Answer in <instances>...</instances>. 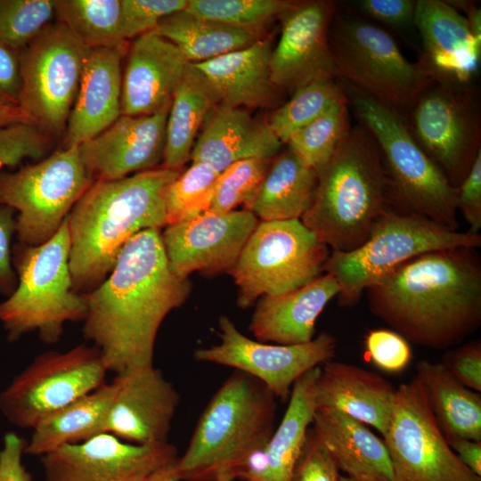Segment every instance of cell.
<instances>
[{"label":"cell","instance_id":"6da1fadb","mask_svg":"<svg viewBox=\"0 0 481 481\" xmlns=\"http://www.w3.org/2000/svg\"><path fill=\"white\" fill-rule=\"evenodd\" d=\"M192 291L188 278L169 268L160 229L131 238L105 280L82 294L86 304L84 336L116 374L153 365L159 329Z\"/></svg>","mask_w":481,"mask_h":481},{"label":"cell","instance_id":"7a4b0ae2","mask_svg":"<svg viewBox=\"0 0 481 481\" xmlns=\"http://www.w3.org/2000/svg\"><path fill=\"white\" fill-rule=\"evenodd\" d=\"M366 290L374 315L407 341L426 347L455 346L481 323V262L476 249L424 253Z\"/></svg>","mask_w":481,"mask_h":481},{"label":"cell","instance_id":"3957f363","mask_svg":"<svg viewBox=\"0 0 481 481\" xmlns=\"http://www.w3.org/2000/svg\"><path fill=\"white\" fill-rule=\"evenodd\" d=\"M180 173L161 166L93 182L67 216L76 292H89L102 283L135 234L167 226L165 193Z\"/></svg>","mask_w":481,"mask_h":481},{"label":"cell","instance_id":"277c9868","mask_svg":"<svg viewBox=\"0 0 481 481\" xmlns=\"http://www.w3.org/2000/svg\"><path fill=\"white\" fill-rule=\"evenodd\" d=\"M387 207L379 148L359 123L317 171L312 205L300 220L332 251L347 252L368 239L373 224Z\"/></svg>","mask_w":481,"mask_h":481},{"label":"cell","instance_id":"5b68a950","mask_svg":"<svg viewBox=\"0 0 481 481\" xmlns=\"http://www.w3.org/2000/svg\"><path fill=\"white\" fill-rule=\"evenodd\" d=\"M275 412L276 397L255 378L235 371L207 404L184 454L175 461L180 479L230 481L237 461L269 441Z\"/></svg>","mask_w":481,"mask_h":481},{"label":"cell","instance_id":"8992f818","mask_svg":"<svg viewBox=\"0 0 481 481\" xmlns=\"http://www.w3.org/2000/svg\"><path fill=\"white\" fill-rule=\"evenodd\" d=\"M348 104L377 143L385 168L388 207L458 231L457 189L424 152L404 118L343 84Z\"/></svg>","mask_w":481,"mask_h":481},{"label":"cell","instance_id":"52a82bcc","mask_svg":"<svg viewBox=\"0 0 481 481\" xmlns=\"http://www.w3.org/2000/svg\"><path fill=\"white\" fill-rule=\"evenodd\" d=\"M67 218L47 241L14 248L17 286L0 303V323L10 341L37 331L47 344L58 342L66 322L85 320L86 304L73 289Z\"/></svg>","mask_w":481,"mask_h":481},{"label":"cell","instance_id":"ba28073f","mask_svg":"<svg viewBox=\"0 0 481 481\" xmlns=\"http://www.w3.org/2000/svg\"><path fill=\"white\" fill-rule=\"evenodd\" d=\"M329 45L343 84L402 117L435 79L421 58L408 61L386 30L359 16L336 12Z\"/></svg>","mask_w":481,"mask_h":481},{"label":"cell","instance_id":"9c48e42d","mask_svg":"<svg viewBox=\"0 0 481 481\" xmlns=\"http://www.w3.org/2000/svg\"><path fill=\"white\" fill-rule=\"evenodd\" d=\"M480 246L479 233L451 231L428 219L387 207L373 224L368 239L354 250L332 251L324 271L339 285L338 305L349 307L357 304L363 290L420 255Z\"/></svg>","mask_w":481,"mask_h":481},{"label":"cell","instance_id":"30bf717a","mask_svg":"<svg viewBox=\"0 0 481 481\" xmlns=\"http://www.w3.org/2000/svg\"><path fill=\"white\" fill-rule=\"evenodd\" d=\"M329 256V247L300 219L259 222L229 272L238 306L310 283L322 275Z\"/></svg>","mask_w":481,"mask_h":481},{"label":"cell","instance_id":"8fae6325","mask_svg":"<svg viewBox=\"0 0 481 481\" xmlns=\"http://www.w3.org/2000/svg\"><path fill=\"white\" fill-rule=\"evenodd\" d=\"M93 182L78 147L61 148L17 171H0V205L17 212L20 243L37 246L58 232Z\"/></svg>","mask_w":481,"mask_h":481},{"label":"cell","instance_id":"7c38bea8","mask_svg":"<svg viewBox=\"0 0 481 481\" xmlns=\"http://www.w3.org/2000/svg\"><path fill=\"white\" fill-rule=\"evenodd\" d=\"M403 118L420 147L457 189L481 151L479 110L468 85L434 79Z\"/></svg>","mask_w":481,"mask_h":481},{"label":"cell","instance_id":"4fadbf2b","mask_svg":"<svg viewBox=\"0 0 481 481\" xmlns=\"http://www.w3.org/2000/svg\"><path fill=\"white\" fill-rule=\"evenodd\" d=\"M89 49L56 21L19 53V106L53 138L65 133Z\"/></svg>","mask_w":481,"mask_h":481},{"label":"cell","instance_id":"5bb4252c","mask_svg":"<svg viewBox=\"0 0 481 481\" xmlns=\"http://www.w3.org/2000/svg\"><path fill=\"white\" fill-rule=\"evenodd\" d=\"M107 371L94 346L45 352L0 393V412L12 424L33 428L45 417L102 385Z\"/></svg>","mask_w":481,"mask_h":481},{"label":"cell","instance_id":"9a60e30c","mask_svg":"<svg viewBox=\"0 0 481 481\" xmlns=\"http://www.w3.org/2000/svg\"><path fill=\"white\" fill-rule=\"evenodd\" d=\"M383 440L394 481H481L450 447L416 377L396 388Z\"/></svg>","mask_w":481,"mask_h":481},{"label":"cell","instance_id":"2e32d148","mask_svg":"<svg viewBox=\"0 0 481 481\" xmlns=\"http://www.w3.org/2000/svg\"><path fill=\"white\" fill-rule=\"evenodd\" d=\"M218 327L220 343L198 348L195 359L246 373L281 400L289 397L301 376L331 360L337 348L335 337L328 332L304 344L273 345L246 337L226 315L219 318Z\"/></svg>","mask_w":481,"mask_h":481},{"label":"cell","instance_id":"e0dca14e","mask_svg":"<svg viewBox=\"0 0 481 481\" xmlns=\"http://www.w3.org/2000/svg\"><path fill=\"white\" fill-rule=\"evenodd\" d=\"M179 458L168 442L135 444L110 433L40 456L45 481H146Z\"/></svg>","mask_w":481,"mask_h":481},{"label":"cell","instance_id":"ac0fdd59","mask_svg":"<svg viewBox=\"0 0 481 481\" xmlns=\"http://www.w3.org/2000/svg\"><path fill=\"white\" fill-rule=\"evenodd\" d=\"M258 223L247 209L225 214L209 210L167 225L161 239L170 270L183 278L194 272L229 273Z\"/></svg>","mask_w":481,"mask_h":481},{"label":"cell","instance_id":"d6986e66","mask_svg":"<svg viewBox=\"0 0 481 481\" xmlns=\"http://www.w3.org/2000/svg\"><path fill=\"white\" fill-rule=\"evenodd\" d=\"M330 1L295 3L285 12L279 42L272 50L270 75L273 86L294 93L318 78H335L329 30L336 14Z\"/></svg>","mask_w":481,"mask_h":481},{"label":"cell","instance_id":"ffe728a7","mask_svg":"<svg viewBox=\"0 0 481 481\" xmlns=\"http://www.w3.org/2000/svg\"><path fill=\"white\" fill-rule=\"evenodd\" d=\"M113 380L116 393L106 433L135 444L168 442L180 395L162 371L154 365L132 368L117 373Z\"/></svg>","mask_w":481,"mask_h":481},{"label":"cell","instance_id":"44dd1931","mask_svg":"<svg viewBox=\"0 0 481 481\" xmlns=\"http://www.w3.org/2000/svg\"><path fill=\"white\" fill-rule=\"evenodd\" d=\"M169 108L151 115H121L78 146L93 181L117 180L156 168L163 160Z\"/></svg>","mask_w":481,"mask_h":481},{"label":"cell","instance_id":"7402d4cb","mask_svg":"<svg viewBox=\"0 0 481 481\" xmlns=\"http://www.w3.org/2000/svg\"><path fill=\"white\" fill-rule=\"evenodd\" d=\"M126 53L121 115H151L170 107L189 65L179 49L151 31L135 38Z\"/></svg>","mask_w":481,"mask_h":481},{"label":"cell","instance_id":"603a6c76","mask_svg":"<svg viewBox=\"0 0 481 481\" xmlns=\"http://www.w3.org/2000/svg\"><path fill=\"white\" fill-rule=\"evenodd\" d=\"M126 47L90 48L61 143L78 147L121 116L122 60Z\"/></svg>","mask_w":481,"mask_h":481},{"label":"cell","instance_id":"cb8c5ba5","mask_svg":"<svg viewBox=\"0 0 481 481\" xmlns=\"http://www.w3.org/2000/svg\"><path fill=\"white\" fill-rule=\"evenodd\" d=\"M413 25L421 37L422 61L435 79L468 85L477 70L481 44L468 21L447 1H416Z\"/></svg>","mask_w":481,"mask_h":481},{"label":"cell","instance_id":"d4e9b609","mask_svg":"<svg viewBox=\"0 0 481 481\" xmlns=\"http://www.w3.org/2000/svg\"><path fill=\"white\" fill-rule=\"evenodd\" d=\"M281 144L268 122L253 117L242 108L218 104L206 118L191 159L221 173L240 160L273 159Z\"/></svg>","mask_w":481,"mask_h":481},{"label":"cell","instance_id":"484cf974","mask_svg":"<svg viewBox=\"0 0 481 481\" xmlns=\"http://www.w3.org/2000/svg\"><path fill=\"white\" fill-rule=\"evenodd\" d=\"M396 388L376 372L328 361L320 367L314 389L315 407L341 412L385 435Z\"/></svg>","mask_w":481,"mask_h":481},{"label":"cell","instance_id":"4316f807","mask_svg":"<svg viewBox=\"0 0 481 481\" xmlns=\"http://www.w3.org/2000/svg\"><path fill=\"white\" fill-rule=\"evenodd\" d=\"M339 292V285L330 273L291 291L264 296L256 305L249 330L261 342L298 345L310 342L315 322L326 305Z\"/></svg>","mask_w":481,"mask_h":481},{"label":"cell","instance_id":"83f0119b","mask_svg":"<svg viewBox=\"0 0 481 481\" xmlns=\"http://www.w3.org/2000/svg\"><path fill=\"white\" fill-rule=\"evenodd\" d=\"M312 423L314 433L346 476L362 481H394L384 440L367 425L326 407L315 409Z\"/></svg>","mask_w":481,"mask_h":481},{"label":"cell","instance_id":"f1b7e54d","mask_svg":"<svg viewBox=\"0 0 481 481\" xmlns=\"http://www.w3.org/2000/svg\"><path fill=\"white\" fill-rule=\"evenodd\" d=\"M269 40L221 56L190 63L206 80L218 103L230 107H259L267 104L275 87L271 81Z\"/></svg>","mask_w":481,"mask_h":481},{"label":"cell","instance_id":"f546056e","mask_svg":"<svg viewBox=\"0 0 481 481\" xmlns=\"http://www.w3.org/2000/svg\"><path fill=\"white\" fill-rule=\"evenodd\" d=\"M116 393L114 380L102 385L42 419L32 429L24 453L41 456L65 444L89 440L106 433Z\"/></svg>","mask_w":481,"mask_h":481},{"label":"cell","instance_id":"4dcf8cb0","mask_svg":"<svg viewBox=\"0 0 481 481\" xmlns=\"http://www.w3.org/2000/svg\"><path fill=\"white\" fill-rule=\"evenodd\" d=\"M317 172L289 150L274 157L247 210L261 221L300 219L312 205Z\"/></svg>","mask_w":481,"mask_h":481},{"label":"cell","instance_id":"1f68e13d","mask_svg":"<svg viewBox=\"0 0 481 481\" xmlns=\"http://www.w3.org/2000/svg\"><path fill=\"white\" fill-rule=\"evenodd\" d=\"M421 383L445 438L481 442V395L461 384L443 363L419 361Z\"/></svg>","mask_w":481,"mask_h":481},{"label":"cell","instance_id":"d6a6232c","mask_svg":"<svg viewBox=\"0 0 481 481\" xmlns=\"http://www.w3.org/2000/svg\"><path fill=\"white\" fill-rule=\"evenodd\" d=\"M218 104L208 84L189 63L170 104L162 167L180 170L191 159L200 126Z\"/></svg>","mask_w":481,"mask_h":481},{"label":"cell","instance_id":"836d02e7","mask_svg":"<svg viewBox=\"0 0 481 481\" xmlns=\"http://www.w3.org/2000/svg\"><path fill=\"white\" fill-rule=\"evenodd\" d=\"M152 32L173 43L189 63L243 49L259 40L255 31L202 19L184 10L164 18Z\"/></svg>","mask_w":481,"mask_h":481},{"label":"cell","instance_id":"e575fe53","mask_svg":"<svg viewBox=\"0 0 481 481\" xmlns=\"http://www.w3.org/2000/svg\"><path fill=\"white\" fill-rule=\"evenodd\" d=\"M320 367L306 372L292 387L288 408L267 444L268 481H289L316 409L314 389Z\"/></svg>","mask_w":481,"mask_h":481},{"label":"cell","instance_id":"d590c367","mask_svg":"<svg viewBox=\"0 0 481 481\" xmlns=\"http://www.w3.org/2000/svg\"><path fill=\"white\" fill-rule=\"evenodd\" d=\"M56 21L88 48L126 47L120 0H54Z\"/></svg>","mask_w":481,"mask_h":481},{"label":"cell","instance_id":"8d00e7d4","mask_svg":"<svg viewBox=\"0 0 481 481\" xmlns=\"http://www.w3.org/2000/svg\"><path fill=\"white\" fill-rule=\"evenodd\" d=\"M346 99L344 86L335 78H318L297 89L289 101L277 109L268 125L286 143L298 130L324 113L334 103Z\"/></svg>","mask_w":481,"mask_h":481},{"label":"cell","instance_id":"74e56055","mask_svg":"<svg viewBox=\"0 0 481 481\" xmlns=\"http://www.w3.org/2000/svg\"><path fill=\"white\" fill-rule=\"evenodd\" d=\"M347 98L334 103L286 143L289 150L316 172L332 157L350 130Z\"/></svg>","mask_w":481,"mask_h":481},{"label":"cell","instance_id":"f35d334b","mask_svg":"<svg viewBox=\"0 0 481 481\" xmlns=\"http://www.w3.org/2000/svg\"><path fill=\"white\" fill-rule=\"evenodd\" d=\"M219 173L202 162H192L167 186L165 193L167 225L195 218L210 210Z\"/></svg>","mask_w":481,"mask_h":481},{"label":"cell","instance_id":"ab89813d","mask_svg":"<svg viewBox=\"0 0 481 481\" xmlns=\"http://www.w3.org/2000/svg\"><path fill=\"white\" fill-rule=\"evenodd\" d=\"M295 3L283 0H188L184 11L194 16L257 32Z\"/></svg>","mask_w":481,"mask_h":481},{"label":"cell","instance_id":"60d3db41","mask_svg":"<svg viewBox=\"0 0 481 481\" xmlns=\"http://www.w3.org/2000/svg\"><path fill=\"white\" fill-rule=\"evenodd\" d=\"M53 17L54 0H0V40L20 52Z\"/></svg>","mask_w":481,"mask_h":481},{"label":"cell","instance_id":"b9f144b4","mask_svg":"<svg viewBox=\"0 0 481 481\" xmlns=\"http://www.w3.org/2000/svg\"><path fill=\"white\" fill-rule=\"evenodd\" d=\"M271 161L263 159H244L219 173L210 211L225 214L240 204L247 209L256 197Z\"/></svg>","mask_w":481,"mask_h":481},{"label":"cell","instance_id":"7bdbcfd3","mask_svg":"<svg viewBox=\"0 0 481 481\" xmlns=\"http://www.w3.org/2000/svg\"><path fill=\"white\" fill-rule=\"evenodd\" d=\"M53 139L34 124L20 123L0 128V171L25 159H43Z\"/></svg>","mask_w":481,"mask_h":481},{"label":"cell","instance_id":"ee69618b","mask_svg":"<svg viewBox=\"0 0 481 481\" xmlns=\"http://www.w3.org/2000/svg\"><path fill=\"white\" fill-rule=\"evenodd\" d=\"M188 0H120V23L126 41L153 31L166 17L183 11Z\"/></svg>","mask_w":481,"mask_h":481},{"label":"cell","instance_id":"f6af8a7d","mask_svg":"<svg viewBox=\"0 0 481 481\" xmlns=\"http://www.w3.org/2000/svg\"><path fill=\"white\" fill-rule=\"evenodd\" d=\"M364 346L369 360L387 372L402 371L412 358L409 342L395 330H370L365 337Z\"/></svg>","mask_w":481,"mask_h":481},{"label":"cell","instance_id":"bcb514c9","mask_svg":"<svg viewBox=\"0 0 481 481\" xmlns=\"http://www.w3.org/2000/svg\"><path fill=\"white\" fill-rule=\"evenodd\" d=\"M339 469L330 452L309 428L289 481H339Z\"/></svg>","mask_w":481,"mask_h":481},{"label":"cell","instance_id":"7dc6e473","mask_svg":"<svg viewBox=\"0 0 481 481\" xmlns=\"http://www.w3.org/2000/svg\"><path fill=\"white\" fill-rule=\"evenodd\" d=\"M363 15L395 28L413 25L415 0H360L355 2Z\"/></svg>","mask_w":481,"mask_h":481},{"label":"cell","instance_id":"c3c4849f","mask_svg":"<svg viewBox=\"0 0 481 481\" xmlns=\"http://www.w3.org/2000/svg\"><path fill=\"white\" fill-rule=\"evenodd\" d=\"M463 386L481 391V342L474 340L453 351L443 363Z\"/></svg>","mask_w":481,"mask_h":481},{"label":"cell","instance_id":"681fc988","mask_svg":"<svg viewBox=\"0 0 481 481\" xmlns=\"http://www.w3.org/2000/svg\"><path fill=\"white\" fill-rule=\"evenodd\" d=\"M457 208L469 225V232L478 233L481 228V151L457 188Z\"/></svg>","mask_w":481,"mask_h":481},{"label":"cell","instance_id":"f907efd6","mask_svg":"<svg viewBox=\"0 0 481 481\" xmlns=\"http://www.w3.org/2000/svg\"><path fill=\"white\" fill-rule=\"evenodd\" d=\"M15 211L0 205V291L10 295L17 286L12 258V240L15 233Z\"/></svg>","mask_w":481,"mask_h":481},{"label":"cell","instance_id":"816d5d0a","mask_svg":"<svg viewBox=\"0 0 481 481\" xmlns=\"http://www.w3.org/2000/svg\"><path fill=\"white\" fill-rule=\"evenodd\" d=\"M19 53L0 40V104L19 106L21 90Z\"/></svg>","mask_w":481,"mask_h":481},{"label":"cell","instance_id":"f5cc1de1","mask_svg":"<svg viewBox=\"0 0 481 481\" xmlns=\"http://www.w3.org/2000/svg\"><path fill=\"white\" fill-rule=\"evenodd\" d=\"M26 443L15 432L4 435L0 451V481L32 480V476L21 462Z\"/></svg>","mask_w":481,"mask_h":481},{"label":"cell","instance_id":"db71d44e","mask_svg":"<svg viewBox=\"0 0 481 481\" xmlns=\"http://www.w3.org/2000/svg\"><path fill=\"white\" fill-rule=\"evenodd\" d=\"M446 440L461 463L481 477V442L461 437H450Z\"/></svg>","mask_w":481,"mask_h":481},{"label":"cell","instance_id":"11a10c76","mask_svg":"<svg viewBox=\"0 0 481 481\" xmlns=\"http://www.w3.org/2000/svg\"><path fill=\"white\" fill-rule=\"evenodd\" d=\"M20 123L34 124L20 106L0 104V128Z\"/></svg>","mask_w":481,"mask_h":481},{"label":"cell","instance_id":"9f6ffc18","mask_svg":"<svg viewBox=\"0 0 481 481\" xmlns=\"http://www.w3.org/2000/svg\"><path fill=\"white\" fill-rule=\"evenodd\" d=\"M175 464V461L159 469L146 481H181Z\"/></svg>","mask_w":481,"mask_h":481},{"label":"cell","instance_id":"6f0895ef","mask_svg":"<svg viewBox=\"0 0 481 481\" xmlns=\"http://www.w3.org/2000/svg\"><path fill=\"white\" fill-rule=\"evenodd\" d=\"M339 481H362L346 475H340Z\"/></svg>","mask_w":481,"mask_h":481}]
</instances>
